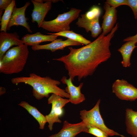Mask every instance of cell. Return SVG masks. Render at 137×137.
Listing matches in <instances>:
<instances>
[{"instance_id": "cell-1", "label": "cell", "mask_w": 137, "mask_h": 137, "mask_svg": "<svg viewBox=\"0 0 137 137\" xmlns=\"http://www.w3.org/2000/svg\"><path fill=\"white\" fill-rule=\"evenodd\" d=\"M118 27L117 23L107 36L102 33L94 41L80 48L69 47L68 54L53 60L64 63L72 81L76 77L80 81L93 75L99 64L111 57L110 41Z\"/></svg>"}, {"instance_id": "cell-2", "label": "cell", "mask_w": 137, "mask_h": 137, "mask_svg": "<svg viewBox=\"0 0 137 137\" xmlns=\"http://www.w3.org/2000/svg\"><path fill=\"white\" fill-rule=\"evenodd\" d=\"M11 81L13 84L24 83L31 86L33 88V95L38 100L44 97H48L50 93L55 94L63 98H70V94L65 90L58 87L60 84V82L49 76L42 77L34 73H31L28 76L12 78Z\"/></svg>"}, {"instance_id": "cell-3", "label": "cell", "mask_w": 137, "mask_h": 137, "mask_svg": "<svg viewBox=\"0 0 137 137\" xmlns=\"http://www.w3.org/2000/svg\"><path fill=\"white\" fill-rule=\"evenodd\" d=\"M29 52L24 44L9 49L0 60V72L10 75L20 73L26 63Z\"/></svg>"}, {"instance_id": "cell-4", "label": "cell", "mask_w": 137, "mask_h": 137, "mask_svg": "<svg viewBox=\"0 0 137 137\" xmlns=\"http://www.w3.org/2000/svg\"><path fill=\"white\" fill-rule=\"evenodd\" d=\"M81 11L79 9L72 8L68 12L59 14L53 20L44 21L40 27L47 31L56 33L70 30V24L78 17Z\"/></svg>"}, {"instance_id": "cell-5", "label": "cell", "mask_w": 137, "mask_h": 137, "mask_svg": "<svg viewBox=\"0 0 137 137\" xmlns=\"http://www.w3.org/2000/svg\"><path fill=\"white\" fill-rule=\"evenodd\" d=\"M100 99H99L95 106L90 110H83L80 111V118L86 125L98 128L106 133L109 136L118 135L122 137H127L120 134L109 129L105 124L101 115L99 109Z\"/></svg>"}, {"instance_id": "cell-6", "label": "cell", "mask_w": 137, "mask_h": 137, "mask_svg": "<svg viewBox=\"0 0 137 137\" xmlns=\"http://www.w3.org/2000/svg\"><path fill=\"white\" fill-rule=\"evenodd\" d=\"M69 102L68 99H64L62 97L54 94H52L48 98V104H52V109L50 113L45 116V117L46 122L48 124V127L50 131L52 130L54 123L61 122L59 117L63 113L62 108Z\"/></svg>"}, {"instance_id": "cell-7", "label": "cell", "mask_w": 137, "mask_h": 137, "mask_svg": "<svg viewBox=\"0 0 137 137\" xmlns=\"http://www.w3.org/2000/svg\"><path fill=\"white\" fill-rule=\"evenodd\" d=\"M112 90L121 100L132 101L137 99V88L123 79L116 80L112 84Z\"/></svg>"}, {"instance_id": "cell-8", "label": "cell", "mask_w": 137, "mask_h": 137, "mask_svg": "<svg viewBox=\"0 0 137 137\" xmlns=\"http://www.w3.org/2000/svg\"><path fill=\"white\" fill-rule=\"evenodd\" d=\"M58 0H32L34 8L31 14V21L37 23L39 27L44 21V19L50 10L52 2L56 3Z\"/></svg>"}, {"instance_id": "cell-9", "label": "cell", "mask_w": 137, "mask_h": 137, "mask_svg": "<svg viewBox=\"0 0 137 137\" xmlns=\"http://www.w3.org/2000/svg\"><path fill=\"white\" fill-rule=\"evenodd\" d=\"M30 4V3L27 2L22 7L18 8L16 6L14 7L7 26V30H10L13 26L20 25L25 28L29 32L32 33L30 27L27 22L28 19L25 15L26 9Z\"/></svg>"}, {"instance_id": "cell-10", "label": "cell", "mask_w": 137, "mask_h": 137, "mask_svg": "<svg viewBox=\"0 0 137 137\" xmlns=\"http://www.w3.org/2000/svg\"><path fill=\"white\" fill-rule=\"evenodd\" d=\"M24 44L22 40L15 32L10 33L4 31L0 33V60L11 46H19Z\"/></svg>"}, {"instance_id": "cell-11", "label": "cell", "mask_w": 137, "mask_h": 137, "mask_svg": "<svg viewBox=\"0 0 137 137\" xmlns=\"http://www.w3.org/2000/svg\"><path fill=\"white\" fill-rule=\"evenodd\" d=\"M60 81L67 85L65 90L70 95V98L68 99L70 102L74 104H77L85 100V97L81 92L83 85V82L81 83L78 86H75L73 84L71 79L69 78L67 79L65 76L63 77Z\"/></svg>"}, {"instance_id": "cell-12", "label": "cell", "mask_w": 137, "mask_h": 137, "mask_svg": "<svg viewBox=\"0 0 137 137\" xmlns=\"http://www.w3.org/2000/svg\"><path fill=\"white\" fill-rule=\"evenodd\" d=\"M99 16L98 15L89 19L87 18L84 14H81V17L78 18L76 24L79 27L84 28L87 32L91 31L92 37L95 38L101 33L102 30L99 23Z\"/></svg>"}, {"instance_id": "cell-13", "label": "cell", "mask_w": 137, "mask_h": 137, "mask_svg": "<svg viewBox=\"0 0 137 137\" xmlns=\"http://www.w3.org/2000/svg\"><path fill=\"white\" fill-rule=\"evenodd\" d=\"M86 128V125L82 121L77 123L71 124L65 121L59 132L48 137H75L81 132H85Z\"/></svg>"}, {"instance_id": "cell-14", "label": "cell", "mask_w": 137, "mask_h": 137, "mask_svg": "<svg viewBox=\"0 0 137 137\" xmlns=\"http://www.w3.org/2000/svg\"><path fill=\"white\" fill-rule=\"evenodd\" d=\"M104 9L105 13L102 16L103 20L101 28L103 30L102 33L106 35L110 32L116 23L117 19V10L115 8L105 3Z\"/></svg>"}, {"instance_id": "cell-15", "label": "cell", "mask_w": 137, "mask_h": 137, "mask_svg": "<svg viewBox=\"0 0 137 137\" xmlns=\"http://www.w3.org/2000/svg\"><path fill=\"white\" fill-rule=\"evenodd\" d=\"M82 45L83 44L69 38L65 40H63L62 39H58L48 44L32 46L31 48L34 51L44 49L54 52L58 50H63L64 48L68 46Z\"/></svg>"}, {"instance_id": "cell-16", "label": "cell", "mask_w": 137, "mask_h": 137, "mask_svg": "<svg viewBox=\"0 0 137 137\" xmlns=\"http://www.w3.org/2000/svg\"><path fill=\"white\" fill-rule=\"evenodd\" d=\"M49 35L43 34L40 32L33 34H27L22 38L24 44L27 46H34L39 45L41 43L47 41L53 42L57 39L59 36L52 33H48Z\"/></svg>"}, {"instance_id": "cell-17", "label": "cell", "mask_w": 137, "mask_h": 137, "mask_svg": "<svg viewBox=\"0 0 137 137\" xmlns=\"http://www.w3.org/2000/svg\"><path fill=\"white\" fill-rule=\"evenodd\" d=\"M125 123L127 133L133 137H137V111L127 108L126 112Z\"/></svg>"}, {"instance_id": "cell-18", "label": "cell", "mask_w": 137, "mask_h": 137, "mask_svg": "<svg viewBox=\"0 0 137 137\" xmlns=\"http://www.w3.org/2000/svg\"><path fill=\"white\" fill-rule=\"evenodd\" d=\"M137 42L134 41L126 42L117 50L121 54L123 60L121 63L124 67H129L131 65L130 59L132 52L137 46L135 45Z\"/></svg>"}, {"instance_id": "cell-19", "label": "cell", "mask_w": 137, "mask_h": 137, "mask_svg": "<svg viewBox=\"0 0 137 137\" xmlns=\"http://www.w3.org/2000/svg\"><path fill=\"white\" fill-rule=\"evenodd\" d=\"M18 105L26 109L37 120L39 124L40 129L43 130L44 128L47 123L45 116L41 113L36 107L25 101H21Z\"/></svg>"}, {"instance_id": "cell-20", "label": "cell", "mask_w": 137, "mask_h": 137, "mask_svg": "<svg viewBox=\"0 0 137 137\" xmlns=\"http://www.w3.org/2000/svg\"><path fill=\"white\" fill-rule=\"evenodd\" d=\"M52 33L58 36L66 37L86 45L91 42L90 41L87 40L83 37L82 35L75 33L72 30L66 31Z\"/></svg>"}, {"instance_id": "cell-21", "label": "cell", "mask_w": 137, "mask_h": 137, "mask_svg": "<svg viewBox=\"0 0 137 137\" xmlns=\"http://www.w3.org/2000/svg\"><path fill=\"white\" fill-rule=\"evenodd\" d=\"M15 6V1L12 0L11 3L5 10L0 20L1 32H7V26L10 19L13 9Z\"/></svg>"}, {"instance_id": "cell-22", "label": "cell", "mask_w": 137, "mask_h": 137, "mask_svg": "<svg viewBox=\"0 0 137 137\" xmlns=\"http://www.w3.org/2000/svg\"><path fill=\"white\" fill-rule=\"evenodd\" d=\"M85 132L91 134L97 137H109V136L106 133L100 129L86 125Z\"/></svg>"}, {"instance_id": "cell-23", "label": "cell", "mask_w": 137, "mask_h": 137, "mask_svg": "<svg viewBox=\"0 0 137 137\" xmlns=\"http://www.w3.org/2000/svg\"><path fill=\"white\" fill-rule=\"evenodd\" d=\"M105 3L115 8L121 5L128 6L127 0H107Z\"/></svg>"}, {"instance_id": "cell-24", "label": "cell", "mask_w": 137, "mask_h": 137, "mask_svg": "<svg viewBox=\"0 0 137 137\" xmlns=\"http://www.w3.org/2000/svg\"><path fill=\"white\" fill-rule=\"evenodd\" d=\"M128 6L132 10L135 19H137V0H127Z\"/></svg>"}, {"instance_id": "cell-25", "label": "cell", "mask_w": 137, "mask_h": 137, "mask_svg": "<svg viewBox=\"0 0 137 137\" xmlns=\"http://www.w3.org/2000/svg\"><path fill=\"white\" fill-rule=\"evenodd\" d=\"M12 0H0V19L2 15L4 10H5L9 5Z\"/></svg>"}, {"instance_id": "cell-26", "label": "cell", "mask_w": 137, "mask_h": 137, "mask_svg": "<svg viewBox=\"0 0 137 137\" xmlns=\"http://www.w3.org/2000/svg\"><path fill=\"white\" fill-rule=\"evenodd\" d=\"M130 41H134L137 42V33L135 35L127 37L123 40V41L126 42Z\"/></svg>"}, {"instance_id": "cell-27", "label": "cell", "mask_w": 137, "mask_h": 137, "mask_svg": "<svg viewBox=\"0 0 137 137\" xmlns=\"http://www.w3.org/2000/svg\"><path fill=\"white\" fill-rule=\"evenodd\" d=\"M6 91L5 88L2 87H0V95H1L5 93Z\"/></svg>"}, {"instance_id": "cell-28", "label": "cell", "mask_w": 137, "mask_h": 137, "mask_svg": "<svg viewBox=\"0 0 137 137\" xmlns=\"http://www.w3.org/2000/svg\"></svg>"}]
</instances>
